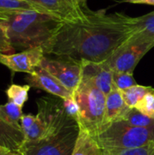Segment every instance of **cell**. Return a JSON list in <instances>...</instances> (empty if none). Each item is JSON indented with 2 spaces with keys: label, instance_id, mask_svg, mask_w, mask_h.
Listing matches in <instances>:
<instances>
[{
  "label": "cell",
  "instance_id": "obj_1",
  "mask_svg": "<svg viewBox=\"0 0 154 155\" xmlns=\"http://www.w3.org/2000/svg\"><path fill=\"white\" fill-rule=\"evenodd\" d=\"M130 20L122 13L90 9L78 19L64 22L43 49L45 55L103 63L134 34Z\"/></svg>",
  "mask_w": 154,
  "mask_h": 155
},
{
  "label": "cell",
  "instance_id": "obj_2",
  "mask_svg": "<svg viewBox=\"0 0 154 155\" xmlns=\"http://www.w3.org/2000/svg\"><path fill=\"white\" fill-rule=\"evenodd\" d=\"M4 22L12 46L15 50L23 51L44 47L64 23L51 15L35 10L11 13L8 20Z\"/></svg>",
  "mask_w": 154,
  "mask_h": 155
},
{
  "label": "cell",
  "instance_id": "obj_3",
  "mask_svg": "<svg viewBox=\"0 0 154 155\" xmlns=\"http://www.w3.org/2000/svg\"><path fill=\"white\" fill-rule=\"evenodd\" d=\"M94 138L104 151L139 148L154 143V128L133 126L118 120L103 128Z\"/></svg>",
  "mask_w": 154,
  "mask_h": 155
},
{
  "label": "cell",
  "instance_id": "obj_4",
  "mask_svg": "<svg viewBox=\"0 0 154 155\" xmlns=\"http://www.w3.org/2000/svg\"><path fill=\"white\" fill-rule=\"evenodd\" d=\"M73 96L78 104L80 130L95 137L103 128L106 94L99 89L80 82Z\"/></svg>",
  "mask_w": 154,
  "mask_h": 155
},
{
  "label": "cell",
  "instance_id": "obj_5",
  "mask_svg": "<svg viewBox=\"0 0 154 155\" xmlns=\"http://www.w3.org/2000/svg\"><path fill=\"white\" fill-rule=\"evenodd\" d=\"M79 133L78 124L72 121L39 143L24 144L19 152L23 155H72Z\"/></svg>",
  "mask_w": 154,
  "mask_h": 155
},
{
  "label": "cell",
  "instance_id": "obj_6",
  "mask_svg": "<svg viewBox=\"0 0 154 155\" xmlns=\"http://www.w3.org/2000/svg\"><path fill=\"white\" fill-rule=\"evenodd\" d=\"M154 47V40L134 33L105 61L113 72L133 73L142 58Z\"/></svg>",
  "mask_w": 154,
  "mask_h": 155
},
{
  "label": "cell",
  "instance_id": "obj_7",
  "mask_svg": "<svg viewBox=\"0 0 154 155\" xmlns=\"http://www.w3.org/2000/svg\"><path fill=\"white\" fill-rule=\"evenodd\" d=\"M40 66L49 72L73 94L81 82V62L66 57L50 58L45 55Z\"/></svg>",
  "mask_w": 154,
  "mask_h": 155
},
{
  "label": "cell",
  "instance_id": "obj_8",
  "mask_svg": "<svg viewBox=\"0 0 154 155\" xmlns=\"http://www.w3.org/2000/svg\"><path fill=\"white\" fill-rule=\"evenodd\" d=\"M81 82L88 84L106 95L113 89H116L113 84V72L105 62L94 63L82 61Z\"/></svg>",
  "mask_w": 154,
  "mask_h": 155
},
{
  "label": "cell",
  "instance_id": "obj_9",
  "mask_svg": "<svg viewBox=\"0 0 154 155\" xmlns=\"http://www.w3.org/2000/svg\"><path fill=\"white\" fill-rule=\"evenodd\" d=\"M44 56L43 47L39 46L12 54H0V64L14 73H26L29 74L41 65Z\"/></svg>",
  "mask_w": 154,
  "mask_h": 155
},
{
  "label": "cell",
  "instance_id": "obj_10",
  "mask_svg": "<svg viewBox=\"0 0 154 155\" xmlns=\"http://www.w3.org/2000/svg\"><path fill=\"white\" fill-rule=\"evenodd\" d=\"M32 4L39 12L51 15L63 22H70L82 17L88 10L75 7L67 0H25Z\"/></svg>",
  "mask_w": 154,
  "mask_h": 155
},
{
  "label": "cell",
  "instance_id": "obj_11",
  "mask_svg": "<svg viewBox=\"0 0 154 155\" xmlns=\"http://www.w3.org/2000/svg\"><path fill=\"white\" fill-rule=\"evenodd\" d=\"M25 82L31 87L41 89L61 99L73 96V93H71L54 76L41 66L37 67L33 73L29 74L25 77Z\"/></svg>",
  "mask_w": 154,
  "mask_h": 155
},
{
  "label": "cell",
  "instance_id": "obj_12",
  "mask_svg": "<svg viewBox=\"0 0 154 155\" xmlns=\"http://www.w3.org/2000/svg\"><path fill=\"white\" fill-rule=\"evenodd\" d=\"M129 109L130 108L126 105L123 100L122 91L113 89L110 94L106 95L103 128L115 121L122 120Z\"/></svg>",
  "mask_w": 154,
  "mask_h": 155
},
{
  "label": "cell",
  "instance_id": "obj_13",
  "mask_svg": "<svg viewBox=\"0 0 154 155\" xmlns=\"http://www.w3.org/2000/svg\"><path fill=\"white\" fill-rule=\"evenodd\" d=\"M25 141V134L21 129L7 124L0 117V147L19 151L24 145Z\"/></svg>",
  "mask_w": 154,
  "mask_h": 155
},
{
  "label": "cell",
  "instance_id": "obj_14",
  "mask_svg": "<svg viewBox=\"0 0 154 155\" xmlns=\"http://www.w3.org/2000/svg\"><path fill=\"white\" fill-rule=\"evenodd\" d=\"M72 155H104V151L93 135L80 130Z\"/></svg>",
  "mask_w": 154,
  "mask_h": 155
},
{
  "label": "cell",
  "instance_id": "obj_15",
  "mask_svg": "<svg viewBox=\"0 0 154 155\" xmlns=\"http://www.w3.org/2000/svg\"><path fill=\"white\" fill-rule=\"evenodd\" d=\"M22 109L23 107L8 101L5 104H0V117L7 124L15 128L21 129L20 123L24 114Z\"/></svg>",
  "mask_w": 154,
  "mask_h": 155
},
{
  "label": "cell",
  "instance_id": "obj_16",
  "mask_svg": "<svg viewBox=\"0 0 154 155\" xmlns=\"http://www.w3.org/2000/svg\"><path fill=\"white\" fill-rule=\"evenodd\" d=\"M131 26L133 33H140L154 40V11L138 17H131Z\"/></svg>",
  "mask_w": 154,
  "mask_h": 155
},
{
  "label": "cell",
  "instance_id": "obj_17",
  "mask_svg": "<svg viewBox=\"0 0 154 155\" xmlns=\"http://www.w3.org/2000/svg\"><path fill=\"white\" fill-rule=\"evenodd\" d=\"M154 88L151 86H144L136 84L129 89L122 91V94L126 105L129 108H135L136 104L149 93L153 92Z\"/></svg>",
  "mask_w": 154,
  "mask_h": 155
},
{
  "label": "cell",
  "instance_id": "obj_18",
  "mask_svg": "<svg viewBox=\"0 0 154 155\" xmlns=\"http://www.w3.org/2000/svg\"><path fill=\"white\" fill-rule=\"evenodd\" d=\"M30 88L31 86L29 84H11L5 91L8 101L23 107L25 102L28 100V93Z\"/></svg>",
  "mask_w": 154,
  "mask_h": 155
},
{
  "label": "cell",
  "instance_id": "obj_19",
  "mask_svg": "<svg viewBox=\"0 0 154 155\" xmlns=\"http://www.w3.org/2000/svg\"><path fill=\"white\" fill-rule=\"evenodd\" d=\"M122 120L126 121L133 126L154 128V119L144 115L135 108H130Z\"/></svg>",
  "mask_w": 154,
  "mask_h": 155
},
{
  "label": "cell",
  "instance_id": "obj_20",
  "mask_svg": "<svg viewBox=\"0 0 154 155\" xmlns=\"http://www.w3.org/2000/svg\"><path fill=\"white\" fill-rule=\"evenodd\" d=\"M26 10L38 11L36 7L25 0H0V11L10 14L14 12Z\"/></svg>",
  "mask_w": 154,
  "mask_h": 155
},
{
  "label": "cell",
  "instance_id": "obj_21",
  "mask_svg": "<svg viewBox=\"0 0 154 155\" xmlns=\"http://www.w3.org/2000/svg\"><path fill=\"white\" fill-rule=\"evenodd\" d=\"M113 84L116 89L124 91L137 84L133 73H120L113 72Z\"/></svg>",
  "mask_w": 154,
  "mask_h": 155
},
{
  "label": "cell",
  "instance_id": "obj_22",
  "mask_svg": "<svg viewBox=\"0 0 154 155\" xmlns=\"http://www.w3.org/2000/svg\"><path fill=\"white\" fill-rule=\"evenodd\" d=\"M104 151V150H103ZM154 143L148 145L133 148V149H123V150H110L104 151V155H153Z\"/></svg>",
  "mask_w": 154,
  "mask_h": 155
},
{
  "label": "cell",
  "instance_id": "obj_23",
  "mask_svg": "<svg viewBox=\"0 0 154 155\" xmlns=\"http://www.w3.org/2000/svg\"><path fill=\"white\" fill-rule=\"evenodd\" d=\"M135 109L144 115L154 119V91L147 94L136 104Z\"/></svg>",
  "mask_w": 154,
  "mask_h": 155
},
{
  "label": "cell",
  "instance_id": "obj_24",
  "mask_svg": "<svg viewBox=\"0 0 154 155\" xmlns=\"http://www.w3.org/2000/svg\"><path fill=\"white\" fill-rule=\"evenodd\" d=\"M15 50L10 43V39L7 33V27L4 21L0 22V54H12Z\"/></svg>",
  "mask_w": 154,
  "mask_h": 155
},
{
  "label": "cell",
  "instance_id": "obj_25",
  "mask_svg": "<svg viewBox=\"0 0 154 155\" xmlns=\"http://www.w3.org/2000/svg\"><path fill=\"white\" fill-rule=\"evenodd\" d=\"M63 105H64V109L66 114L78 124L80 110H79L78 104L75 101L74 97L72 96L69 98L63 99Z\"/></svg>",
  "mask_w": 154,
  "mask_h": 155
},
{
  "label": "cell",
  "instance_id": "obj_26",
  "mask_svg": "<svg viewBox=\"0 0 154 155\" xmlns=\"http://www.w3.org/2000/svg\"><path fill=\"white\" fill-rule=\"evenodd\" d=\"M35 120V115L28 114H23L22 118H21V129L23 131V133L26 130H28L32 124H34Z\"/></svg>",
  "mask_w": 154,
  "mask_h": 155
},
{
  "label": "cell",
  "instance_id": "obj_27",
  "mask_svg": "<svg viewBox=\"0 0 154 155\" xmlns=\"http://www.w3.org/2000/svg\"><path fill=\"white\" fill-rule=\"evenodd\" d=\"M67 1L77 8L83 9V10H88L89 9L87 6V4H86V0H67Z\"/></svg>",
  "mask_w": 154,
  "mask_h": 155
},
{
  "label": "cell",
  "instance_id": "obj_28",
  "mask_svg": "<svg viewBox=\"0 0 154 155\" xmlns=\"http://www.w3.org/2000/svg\"><path fill=\"white\" fill-rule=\"evenodd\" d=\"M0 155H23L19 151H12L4 147H0Z\"/></svg>",
  "mask_w": 154,
  "mask_h": 155
},
{
  "label": "cell",
  "instance_id": "obj_29",
  "mask_svg": "<svg viewBox=\"0 0 154 155\" xmlns=\"http://www.w3.org/2000/svg\"><path fill=\"white\" fill-rule=\"evenodd\" d=\"M11 14V13H10ZM9 13H6V12H3V11H0V22L2 21H6L8 20L9 18Z\"/></svg>",
  "mask_w": 154,
  "mask_h": 155
},
{
  "label": "cell",
  "instance_id": "obj_30",
  "mask_svg": "<svg viewBox=\"0 0 154 155\" xmlns=\"http://www.w3.org/2000/svg\"><path fill=\"white\" fill-rule=\"evenodd\" d=\"M124 1L133 3V4H143L144 3V0H124Z\"/></svg>",
  "mask_w": 154,
  "mask_h": 155
},
{
  "label": "cell",
  "instance_id": "obj_31",
  "mask_svg": "<svg viewBox=\"0 0 154 155\" xmlns=\"http://www.w3.org/2000/svg\"><path fill=\"white\" fill-rule=\"evenodd\" d=\"M143 4H147V5H154V0H144Z\"/></svg>",
  "mask_w": 154,
  "mask_h": 155
},
{
  "label": "cell",
  "instance_id": "obj_32",
  "mask_svg": "<svg viewBox=\"0 0 154 155\" xmlns=\"http://www.w3.org/2000/svg\"><path fill=\"white\" fill-rule=\"evenodd\" d=\"M153 155H154V154H153Z\"/></svg>",
  "mask_w": 154,
  "mask_h": 155
}]
</instances>
